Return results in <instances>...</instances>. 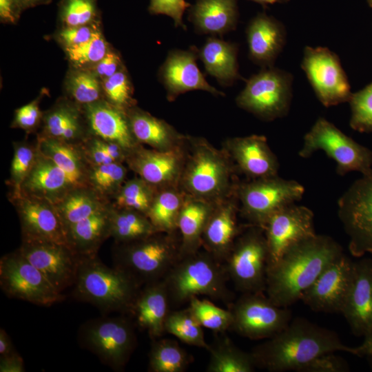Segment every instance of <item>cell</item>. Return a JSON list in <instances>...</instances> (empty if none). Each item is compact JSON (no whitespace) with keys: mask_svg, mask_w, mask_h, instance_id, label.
<instances>
[{"mask_svg":"<svg viewBox=\"0 0 372 372\" xmlns=\"http://www.w3.org/2000/svg\"><path fill=\"white\" fill-rule=\"evenodd\" d=\"M348 103L351 108V129L361 133L372 132V82L352 93Z\"/></svg>","mask_w":372,"mask_h":372,"instance_id":"50","label":"cell"},{"mask_svg":"<svg viewBox=\"0 0 372 372\" xmlns=\"http://www.w3.org/2000/svg\"><path fill=\"white\" fill-rule=\"evenodd\" d=\"M101 84L103 98L112 105L125 112L136 106L133 85L125 65Z\"/></svg>","mask_w":372,"mask_h":372,"instance_id":"48","label":"cell"},{"mask_svg":"<svg viewBox=\"0 0 372 372\" xmlns=\"http://www.w3.org/2000/svg\"><path fill=\"white\" fill-rule=\"evenodd\" d=\"M74 296L103 312H132L141 289L130 276L110 267L96 256L80 257L73 284Z\"/></svg>","mask_w":372,"mask_h":372,"instance_id":"4","label":"cell"},{"mask_svg":"<svg viewBox=\"0 0 372 372\" xmlns=\"http://www.w3.org/2000/svg\"><path fill=\"white\" fill-rule=\"evenodd\" d=\"M14 352L11 340L3 329L0 330V355L6 356Z\"/></svg>","mask_w":372,"mask_h":372,"instance_id":"60","label":"cell"},{"mask_svg":"<svg viewBox=\"0 0 372 372\" xmlns=\"http://www.w3.org/2000/svg\"><path fill=\"white\" fill-rule=\"evenodd\" d=\"M100 31H101V23L79 26L59 27L54 38L65 50L87 41Z\"/></svg>","mask_w":372,"mask_h":372,"instance_id":"52","label":"cell"},{"mask_svg":"<svg viewBox=\"0 0 372 372\" xmlns=\"http://www.w3.org/2000/svg\"><path fill=\"white\" fill-rule=\"evenodd\" d=\"M21 12L19 0H0V20L1 23H17Z\"/></svg>","mask_w":372,"mask_h":372,"instance_id":"57","label":"cell"},{"mask_svg":"<svg viewBox=\"0 0 372 372\" xmlns=\"http://www.w3.org/2000/svg\"><path fill=\"white\" fill-rule=\"evenodd\" d=\"M125 163L138 177L158 188L177 179L182 169V156L176 149H145L141 144L129 152Z\"/></svg>","mask_w":372,"mask_h":372,"instance_id":"23","label":"cell"},{"mask_svg":"<svg viewBox=\"0 0 372 372\" xmlns=\"http://www.w3.org/2000/svg\"><path fill=\"white\" fill-rule=\"evenodd\" d=\"M318 150L324 151L335 162L336 172L340 176L350 172L365 175L372 170V151L324 117H319L305 134L298 155L308 158Z\"/></svg>","mask_w":372,"mask_h":372,"instance_id":"6","label":"cell"},{"mask_svg":"<svg viewBox=\"0 0 372 372\" xmlns=\"http://www.w3.org/2000/svg\"><path fill=\"white\" fill-rule=\"evenodd\" d=\"M36 143L39 151L63 170L74 187L87 186L90 165L80 145L48 138H37Z\"/></svg>","mask_w":372,"mask_h":372,"instance_id":"34","label":"cell"},{"mask_svg":"<svg viewBox=\"0 0 372 372\" xmlns=\"http://www.w3.org/2000/svg\"><path fill=\"white\" fill-rule=\"evenodd\" d=\"M172 237V234L156 232L138 240L115 243L114 267L141 287L163 280L180 258V245Z\"/></svg>","mask_w":372,"mask_h":372,"instance_id":"5","label":"cell"},{"mask_svg":"<svg viewBox=\"0 0 372 372\" xmlns=\"http://www.w3.org/2000/svg\"><path fill=\"white\" fill-rule=\"evenodd\" d=\"M123 164L114 162L90 167L87 174V186L111 203L126 181L127 169Z\"/></svg>","mask_w":372,"mask_h":372,"instance_id":"42","label":"cell"},{"mask_svg":"<svg viewBox=\"0 0 372 372\" xmlns=\"http://www.w3.org/2000/svg\"><path fill=\"white\" fill-rule=\"evenodd\" d=\"M80 146L90 167H96L115 162L103 148L100 139L97 137H89Z\"/></svg>","mask_w":372,"mask_h":372,"instance_id":"55","label":"cell"},{"mask_svg":"<svg viewBox=\"0 0 372 372\" xmlns=\"http://www.w3.org/2000/svg\"><path fill=\"white\" fill-rule=\"evenodd\" d=\"M46 90H42L33 101L14 111L10 127L23 130L27 134L35 132L40 128L43 115V112L40 109V102Z\"/></svg>","mask_w":372,"mask_h":372,"instance_id":"51","label":"cell"},{"mask_svg":"<svg viewBox=\"0 0 372 372\" xmlns=\"http://www.w3.org/2000/svg\"><path fill=\"white\" fill-rule=\"evenodd\" d=\"M183 205L182 198L176 191L158 190L147 216L158 231L173 234L178 228Z\"/></svg>","mask_w":372,"mask_h":372,"instance_id":"41","label":"cell"},{"mask_svg":"<svg viewBox=\"0 0 372 372\" xmlns=\"http://www.w3.org/2000/svg\"><path fill=\"white\" fill-rule=\"evenodd\" d=\"M40 129L37 138H52L75 145H81L91 136L82 106L65 96L43 112Z\"/></svg>","mask_w":372,"mask_h":372,"instance_id":"22","label":"cell"},{"mask_svg":"<svg viewBox=\"0 0 372 372\" xmlns=\"http://www.w3.org/2000/svg\"><path fill=\"white\" fill-rule=\"evenodd\" d=\"M0 285L7 296L35 304L50 306L64 298L18 249L1 258Z\"/></svg>","mask_w":372,"mask_h":372,"instance_id":"13","label":"cell"},{"mask_svg":"<svg viewBox=\"0 0 372 372\" xmlns=\"http://www.w3.org/2000/svg\"><path fill=\"white\" fill-rule=\"evenodd\" d=\"M195 146L182 173L183 185L191 194L202 199L218 196L229 186L230 165L207 142L198 141Z\"/></svg>","mask_w":372,"mask_h":372,"instance_id":"15","label":"cell"},{"mask_svg":"<svg viewBox=\"0 0 372 372\" xmlns=\"http://www.w3.org/2000/svg\"><path fill=\"white\" fill-rule=\"evenodd\" d=\"M331 236L315 235L290 247L267 269L266 294L276 305L288 307L335 260L343 254Z\"/></svg>","mask_w":372,"mask_h":372,"instance_id":"1","label":"cell"},{"mask_svg":"<svg viewBox=\"0 0 372 372\" xmlns=\"http://www.w3.org/2000/svg\"><path fill=\"white\" fill-rule=\"evenodd\" d=\"M344 351L354 355V347L343 344L333 331L297 317L274 336L251 352L256 367L270 372L298 371L315 358Z\"/></svg>","mask_w":372,"mask_h":372,"instance_id":"2","label":"cell"},{"mask_svg":"<svg viewBox=\"0 0 372 372\" xmlns=\"http://www.w3.org/2000/svg\"><path fill=\"white\" fill-rule=\"evenodd\" d=\"M65 96L83 106L103 98L101 81L90 69L71 68L64 81Z\"/></svg>","mask_w":372,"mask_h":372,"instance_id":"39","label":"cell"},{"mask_svg":"<svg viewBox=\"0 0 372 372\" xmlns=\"http://www.w3.org/2000/svg\"><path fill=\"white\" fill-rule=\"evenodd\" d=\"M302 185L278 175L254 179L238 189L241 213L251 225L264 228L268 219L280 209L302 199Z\"/></svg>","mask_w":372,"mask_h":372,"instance_id":"10","label":"cell"},{"mask_svg":"<svg viewBox=\"0 0 372 372\" xmlns=\"http://www.w3.org/2000/svg\"><path fill=\"white\" fill-rule=\"evenodd\" d=\"M164 327L165 333L175 336L183 342L208 351L209 344L205 339L203 327L187 307L169 311Z\"/></svg>","mask_w":372,"mask_h":372,"instance_id":"43","label":"cell"},{"mask_svg":"<svg viewBox=\"0 0 372 372\" xmlns=\"http://www.w3.org/2000/svg\"><path fill=\"white\" fill-rule=\"evenodd\" d=\"M263 229L269 251L268 267L276 263L290 247L316 235L313 211L296 203L274 213Z\"/></svg>","mask_w":372,"mask_h":372,"instance_id":"16","label":"cell"},{"mask_svg":"<svg viewBox=\"0 0 372 372\" xmlns=\"http://www.w3.org/2000/svg\"><path fill=\"white\" fill-rule=\"evenodd\" d=\"M187 308L203 327L216 333L230 330L232 323L230 309H224L198 297L192 298Z\"/></svg>","mask_w":372,"mask_h":372,"instance_id":"45","label":"cell"},{"mask_svg":"<svg viewBox=\"0 0 372 372\" xmlns=\"http://www.w3.org/2000/svg\"><path fill=\"white\" fill-rule=\"evenodd\" d=\"M246 34L249 59L262 68L273 67L287 41L283 23L260 12L249 21Z\"/></svg>","mask_w":372,"mask_h":372,"instance_id":"24","label":"cell"},{"mask_svg":"<svg viewBox=\"0 0 372 372\" xmlns=\"http://www.w3.org/2000/svg\"><path fill=\"white\" fill-rule=\"evenodd\" d=\"M369 6L372 8V0H366Z\"/></svg>","mask_w":372,"mask_h":372,"instance_id":"63","label":"cell"},{"mask_svg":"<svg viewBox=\"0 0 372 372\" xmlns=\"http://www.w3.org/2000/svg\"><path fill=\"white\" fill-rule=\"evenodd\" d=\"M1 372H24L25 366L23 359L17 353L0 358Z\"/></svg>","mask_w":372,"mask_h":372,"instance_id":"58","label":"cell"},{"mask_svg":"<svg viewBox=\"0 0 372 372\" xmlns=\"http://www.w3.org/2000/svg\"><path fill=\"white\" fill-rule=\"evenodd\" d=\"M198 54L206 72L223 86H230L241 79L236 44L209 37L198 50Z\"/></svg>","mask_w":372,"mask_h":372,"instance_id":"33","label":"cell"},{"mask_svg":"<svg viewBox=\"0 0 372 372\" xmlns=\"http://www.w3.org/2000/svg\"><path fill=\"white\" fill-rule=\"evenodd\" d=\"M111 48L100 31L87 41L63 50L71 68L91 69Z\"/></svg>","mask_w":372,"mask_h":372,"instance_id":"47","label":"cell"},{"mask_svg":"<svg viewBox=\"0 0 372 372\" xmlns=\"http://www.w3.org/2000/svg\"><path fill=\"white\" fill-rule=\"evenodd\" d=\"M229 309L230 330L250 340L270 338L292 320L291 310L275 304L265 292L242 293Z\"/></svg>","mask_w":372,"mask_h":372,"instance_id":"11","label":"cell"},{"mask_svg":"<svg viewBox=\"0 0 372 372\" xmlns=\"http://www.w3.org/2000/svg\"><path fill=\"white\" fill-rule=\"evenodd\" d=\"M293 75L274 67L262 68L246 81L236 99L242 109L264 121L286 116L292 100Z\"/></svg>","mask_w":372,"mask_h":372,"instance_id":"7","label":"cell"},{"mask_svg":"<svg viewBox=\"0 0 372 372\" xmlns=\"http://www.w3.org/2000/svg\"><path fill=\"white\" fill-rule=\"evenodd\" d=\"M72 187L63 170L39 151L32 169L21 185L20 192L55 203Z\"/></svg>","mask_w":372,"mask_h":372,"instance_id":"28","label":"cell"},{"mask_svg":"<svg viewBox=\"0 0 372 372\" xmlns=\"http://www.w3.org/2000/svg\"><path fill=\"white\" fill-rule=\"evenodd\" d=\"M207 372H253L257 368L251 353L237 347L227 337L209 344Z\"/></svg>","mask_w":372,"mask_h":372,"instance_id":"37","label":"cell"},{"mask_svg":"<svg viewBox=\"0 0 372 372\" xmlns=\"http://www.w3.org/2000/svg\"><path fill=\"white\" fill-rule=\"evenodd\" d=\"M8 197L19 216L22 240L68 245L65 226L54 203L20 192H10Z\"/></svg>","mask_w":372,"mask_h":372,"instance_id":"17","label":"cell"},{"mask_svg":"<svg viewBox=\"0 0 372 372\" xmlns=\"http://www.w3.org/2000/svg\"><path fill=\"white\" fill-rule=\"evenodd\" d=\"M370 359V361H371V368H372V358H369Z\"/></svg>","mask_w":372,"mask_h":372,"instance_id":"64","label":"cell"},{"mask_svg":"<svg viewBox=\"0 0 372 372\" xmlns=\"http://www.w3.org/2000/svg\"><path fill=\"white\" fill-rule=\"evenodd\" d=\"M149 353V370L152 372H183L191 358L174 340L155 339Z\"/></svg>","mask_w":372,"mask_h":372,"instance_id":"40","label":"cell"},{"mask_svg":"<svg viewBox=\"0 0 372 372\" xmlns=\"http://www.w3.org/2000/svg\"><path fill=\"white\" fill-rule=\"evenodd\" d=\"M301 68L324 107L349 102L352 94L350 84L335 53L325 47L306 46Z\"/></svg>","mask_w":372,"mask_h":372,"instance_id":"14","label":"cell"},{"mask_svg":"<svg viewBox=\"0 0 372 372\" xmlns=\"http://www.w3.org/2000/svg\"><path fill=\"white\" fill-rule=\"evenodd\" d=\"M347 362L334 353L322 354L303 366L298 372H346Z\"/></svg>","mask_w":372,"mask_h":372,"instance_id":"54","label":"cell"},{"mask_svg":"<svg viewBox=\"0 0 372 372\" xmlns=\"http://www.w3.org/2000/svg\"><path fill=\"white\" fill-rule=\"evenodd\" d=\"M268 260L264 229L251 225L235 240L223 264L237 291L242 293L265 292Z\"/></svg>","mask_w":372,"mask_h":372,"instance_id":"8","label":"cell"},{"mask_svg":"<svg viewBox=\"0 0 372 372\" xmlns=\"http://www.w3.org/2000/svg\"><path fill=\"white\" fill-rule=\"evenodd\" d=\"M354 262L343 254L302 293L300 300L316 312H341L353 274Z\"/></svg>","mask_w":372,"mask_h":372,"instance_id":"19","label":"cell"},{"mask_svg":"<svg viewBox=\"0 0 372 372\" xmlns=\"http://www.w3.org/2000/svg\"><path fill=\"white\" fill-rule=\"evenodd\" d=\"M126 113L132 133L139 144L158 150H169L176 148L181 141L183 136L170 125L136 105Z\"/></svg>","mask_w":372,"mask_h":372,"instance_id":"32","label":"cell"},{"mask_svg":"<svg viewBox=\"0 0 372 372\" xmlns=\"http://www.w3.org/2000/svg\"><path fill=\"white\" fill-rule=\"evenodd\" d=\"M159 232L149 218L140 211L117 208H110V237L115 243L127 242L147 237Z\"/></svg>","mask_w":372,"mask_h":372,"instance_id":"38","label":"cell"},{"mask_svg":"<svg viewBox=\"0 0 372 372\" xmlns=\"http://www.w3.org/2000/svg\"><path fill=\"white\" fill-rule=\"evenodd\" d=\"M357 337L372 329V259L354 262L351 283L340 312Z\"/></svg>","mask_w":372,"mask_h":372,"instance_id":"21","label":"cell"},{"mask_svg":"<svg viewBox=\"0 0 372 372\" xmlns=\"http://www.w3.org/2000/svg\"><path fill=\"white\" fill-rule=\"evenodd\" d=\"M256 3H260L262 6H267L274 3H284L288 2L289 0H250Z\"/></svg>","mask_w":372,"mask_h":372,"instance_id":"62","label":"cell"},{"mask_svg":"<svg viewBox=\"0 0 372 372\" xmlns=\"http://www.w3.org/2000/svg\"><path fill=\"white\" fill-rule=\"evenodd\" d=\"M79 341L101 361L115 370L122 369L136 347L132 323L125 317H105L83 324Z\"/></svg>","mask_w":372,"mask_h":372,"instance_id":"9","label":"cell"},{"mask_svg":"<svg viewBox=\"0 0 372 372\" xmlns=\"http://www.w3.org/2000/svg\"><path fill=\"white\" fill-rule=\"evenodd\" d=\"M238 233L236 207L234 204H225L212 210L203 231L202 244L206 251L223 263Z\"/></svg>","mask_w":372,"mask_h":372,"instance_id":"30","label":"cell"},{"mask_svg":"<svg viewBox=\"0 0 372 372\" xmlns=\"http://www.w3.org/2000/svg\"><path fill=\"white\" fill-rule=\"evenodd\" d=\"M110 208L111 203L66 229L68 245L80 257L96 256L101 245L110 237Z\"/></svg>","mask_w":372,"mask_h":372,"instance_id":"31","label":"cell"},{"mask_svg":"<svg viewBox=\"0 0 372 372\" xmlns=\"http://www.w3.org/2000/svg\"><path fill=\"white\" fill-rule=\"evenodd\" d=\"M338 215L355 257L372 254V170L354 181L338 201Z\"/></svg>","mask_w":372,"mask_h":372,"instance_id":"12","label":"cell"},{"mask_svg":"<svg viewBox=\"0 0 372 372\" xmlns=\"http://www.w3.org/2000/svg\"><path fill=\"white\" fill-rule=\"evenodd\" d=\"M18 250L61 293L73 285L80 256L68 245L22 240Z\"/></svg>","mask_w":372,"mask_h":372,"instance_id":"18","label":"cell"},{"mask_svg":"<svg viewBox=\"0 0 372 372\" xmlns=\"http://www.w3.org/2000/svg\"><path fill=\"white\" fill-rule=\"evenodd\" d=\"M198 49L195 46L187 50H173L161 66L158 77L167 91L169 101L180 94L192 90H204L216 96L225 94L212 87L200 71L196 60L199 58Z\"/></svg>","mask_w":372,"mask_h":372,"instance_id":"20","label":"cell"},{"mask_svg":"<svg viewBox=\"0 0 372 372\" xmlns=\"http://www.w3.org/2000/svg\"><path fill=\"white\" fill-rule=\"evenodd\" d=\"M39 154L35 145L26 141L13 142V156L8 180L10 192H19L23 182L32 169Z\"/></svg>","mask_w":372,"mask_h":372,"instance_id":"49","label":"cell"},{"mask_svg":"<svg viewBox=\"0 0 372 372\" xmlns=\"http://www.w3.org/2000/svg\"><path fill=\"white\" fill-rule=\"evenodd\" d=\"M191 6L185 0H150L148 10L152 14H165L170 17L176 27L187 28L183 22L185 10Z\"/></svg>","mask_w":372,"mask_h":372,"instance_id":"53","label":"cell"},{"mask_svg":"<svg viewBox=\"0 0 372 372\" xmlns=\"http://www.w3.org/2000/svg\"><path fill=\"white\" fill-rule=\"evenodd\" d=\"M82 107L91 136L116 143L129 152L140 145L132 133L126 112L104 99Z\"/></svg>","mask_w":372,"mask_h":372,"instance_id":"25","label":"cell"},{"mask_svg":"<svg viewBox=\"0 0 372 372\" xmlns=\"http://www.w3.org/2000/svg\"><path fill=\"white\" fill-rule=\"evenodd\" d=\"M111 203L88 186L71 188L54 203L65 230L72 225L107 207Z\"/></svg>","mask_w":372,"mask_h":372,"instance_id":"36","label":"cell"},{"mask_svg":"<svg viewBox=\"0 0 372 372\" xmlns=\"http://www.w3.org/2000/svg\"><path fill=\"white\" fill-rule=\"evenodd\" d=\"M354 355L372 358V329L364 336L362 343L354 347Z\"/></svg>","mask_w":372,"mask_h":372,"instance_id":"59","label":"cell"},{"mask_svg":"<svg viewBox=\"0 0 372 372\" xmlns=\"http://www.w3.org/2000/svg\"><path fill=\"white\" fill-rule=\"evenodd\" d=\"M124 65L120 54L112 47L103 58L90 70L103 81L114 74Z\"/></svg>","mask_w":372,"mask_h":372,"instance_id":"56","label":"cell"},{"mask_svg":"<svg viewBox=\"0 0 372 372\" xmlns=\"http://www.w3.org/2000/svg\"><path fill=\"white\" fill-rule=\"evenodd\" d=\"M163 280L172 307L183 306L200 296L226 302L233 299L224 264L206 250L180 258Z\"/></svg>","mask_w":372,"mask_h":372,"instance_id":"3","label":"cell"},{"mask_svg":"<svg viewBox=\"0 0 372 372\" xmlns=\"http://www.w3.org/2000/svg\"><path fill=\"white\" fill-rule=\"evenodd\" d=\"M169 306L165 284L160 280L141 289L131 313L137 325L155 340L165 333L164 324Z\"/></svg>","mask_w":372,"mask_h":372,"instance_id":"27","label":"cell"},{"mask_svg":"<svg viewBox=\"0 0 372 372\" xmlns=\"http://www.w3.org/2000/svg\"><path fill=\"white\" fill-rule=\"evenodd\" d=\"M227 146L240 170L253 179L278 175L279 163L265 136L253 134L229 139Z\"/></svg>","mask_w":372,"mask_h":372,"instance_id":"26","label":"cell"},{"mask_svg":"<svg viewBox=\"0 0 372 372\" xmlns=\"http://www.w3.org/2000/svg\"><path fill=\"white\" fill-rule=\"evenodd\" d=\"M211 211V207L202 200L183 203L177 223L181 234L180 258L199 250L203 231Z\"/></svg>","mask_w":372,"mask_h":372,"instance_id":"35","label":"cell"},{"mask_svg":"<svg viewBox=\"0 0 372 372\" xmlns=\"http://www.w3.org/2000/svg\"><path fill=\"white\" fill-rule=\"evenodd\" d=\"M52 0H19L20 8L22 12L28 8H34L37 6L48 4Z\"/></svg>","mask_w":372,"mask_h":372,"instance_id":"61","label":"cell"},{"mask_svg":"<svg viewBox=\"0 0 372 372\" xmlns=\"http://www.w3.org/2000/svg\"><path fill=\"white\" fill-rule=\"evenodd\" d=\"M157 192L158 188L137 176L125 182L111 204L147 215Z\"/></svg>","mask_w":372,"mask_h":372,"instance_id":"44","label":"cell"},{"mask_svg":"<svg viewBox=\"0 0 372 372\" xmlns=\"http://www.w3.org/2000/svg\"><path fill=\"white\" fill-rule=\"evenodd\" d=\"M58 19L59 27L101 23L97 0H61L59 3Z\"/></svg>","mask_w":372,"mask_h":372,"instance_id":"46","label":"cell"},{"mask_svg":"<svg viewBox=\"0 0 372 372\" xmlns=\"http://www.w3.org/2000/svg\"><path fill=\"white\" fill-rule=\"evenodd\" d=\"M238 19L236 0H197L189 11V20L202 34H225L236 29Z\"/></svg>","mask_w":372,"mask_h":372,"instance_id":"29","label":"cell"}]
</instances>
